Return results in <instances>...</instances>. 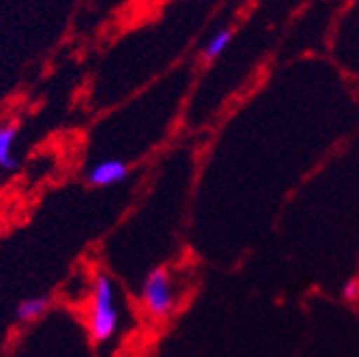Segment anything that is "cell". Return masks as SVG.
<instances>
[{"instance_id":"52a82bcc","label":"cell","mask_w":359,"mask_h":357,"mask_svg":"<svg viewBox=\"0 0 359 357\" xmlns=\"http://www.w3.org/2000/svg\"><path fill=\"white\" fill-rule=\"evenodd\" d=\"M359 295V283L355 281V278H351V281H346L344 285H342V297L344 299H355Z\"/></svg>"},{"instance_id":"7a4b0ae2","label":"cell","mask_w":359,"mask_h":357,"mask_svg":"<svg viewBox=\"0 0 359 357\" xmlns=\"http://www.w3.org/2000/svg\"><path fill=\"white\" fill-rule=\"evenodd\" d=\"M142 304L154 319L169 317L175 308V293L167 270H154L142 285Z\"/></svg>"},{"instance_id":"3957f363","label":"cell","mask_w":359,"mask_h":357,"mask_svg":"<svg viewBox=\"0 0 359 357\" xmlns=\"http://www.w3.org/2000/svg\"><path fill=\"white\" fill-rule=\"evenodd\" d=\"M126 177H128V165L124 161H118V159L99 161L86 173L88 184L97 187V189H107V187L120 184L126 180Z\"/></svg>"},{"instance_id":"8992f818","label":"cell","mask_w":359,"mask_h":357,"mask_svg":"<svg viewBox=\"0 0 359 357\" xmlns=\"http://www.w3.org/2000/svg\"><path fill=\"white\" fill-rule=\"evenodd\" d=\"M231 36H233V30L231 28H222L218 30L208 43H205V48H203V58L205 60H216L218 56H222V52L229 48V43H231Z\"/></svg>"},{"instance_id":"6da1fadb","label":"cell","mask_w":359,"mask_h":357,"mask_svg":"<svg viewBox=\"0 0 359 357\" xmlns=\"http://www.w3.org/2000/svg\"><path fill=\"white\" fill-rule=\"evenodd\" d=\"M86 325L95 342H107L120 330L118 285L109 274L99 272L90 283Z\"/></svg>"},{"instance_id":"277c9868","label":"cell","mask_w":359,"mask_h":357,"mask_svg":"<svg viewBox=\"0 0 359 357\" xmlns=\"http://www.w3.org/2000/svg\"><path fill=\"white\" fill-rule=\"evenodd\" d=\"M15 137H18L15 124H3V126H0V169L7 171V173H13L20 167V163H18V159L13 154Z\"/></svg>"},{"instance_id":"5b68a950","label":"cell","mask_w":359,"mask_h":357,"mask_svg":"<svg viewBox=\"0 0 359 357\" xmlns=\"http://www.w3.org/2000/svg\"><path fill=\"white\" fill-rule=\"evenodd\" d=\"M50 308V297L45 295H34V297H26L18 304L15 308V319L20 323H32L39 317H43Z\"/></svg>"}]
</instances>
